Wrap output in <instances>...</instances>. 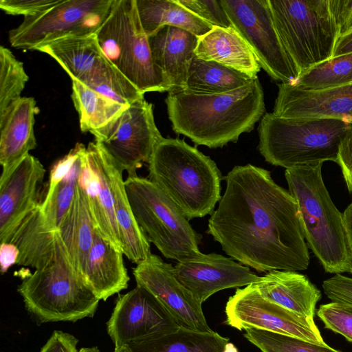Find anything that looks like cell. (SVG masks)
I'll list each match as a JSON object with an SVG mask.
<instances>
[{
  "instance_id": "cell-1",
  "label": "cell",
  "mask_w": 352,
  "mask_h": 352,
  "mask_svg": "<svg viewBox=\"0 0 352 352\" xmlns=\"http://www.w3.org/2000/svg\"><path fill=\"white\" fill-rule=\"evenodd\" d=\"M223 178L226 190L207 233L225 253L258 272L307 270L309 252L289 192L250 164L234 166Z\"/></svg>"
},
{
  "instance_id": "cell-2",
  "label": "cell",
  "mask_w": 352,
  "mask_h": 352,
  "mask_svg": "<svg viewBox=\"0 0 352 352\" xmlns=\"http://www.w3.org/2000/svg\"><path fill=\"white\" fill-rule=\"evenodd\" d=\"M166 104L175 133L210 148L236 142L242 133L253 130L265 111L263 90L258 78L244 87L224 94L168 92Z\"/></svg>"
},
{
  "instance_id": "cell-3",
  "label": "cell",
  "mask_w": 352,
  "mask_h": 352,
  "mask_svg": "<svg viewBox=\"0 0 352 352\" xmlns=\"http://www.w3.org/2000/svg\"><path fill=\"white\" fill-rule=\"evenodd\" d=\"M148 164L149 179L188 220L211 214L221 199L222 175L215 162L184 140L162 138Z\"/></svg>"
},
{
  "instance_id": "cell-4",
  "label": "cell",
  "mask_w": 352,
  "mask_h": 352,
  "mask_svg": "<svg viewBox=\"0 0 352 352\" xmlns=\"http://www.w3.org/2000/svg\"><path fill=\"white\" fill-rule=\"evenodd\" d=\"M322 163L287 168L289 192L298 208L307 247L326 272L350 273L343 214L334 205L322 176Z\"/></svg>"
},
{
  "instance_id": "cell-5",
  "label": "cell",
  "mask_w": 352,
  "mask_h": 352,
  "mask_svg": "<svg viewBox=\"0 0 352 352\" xmlns=\"http://www.w3.org/2000/svg\"><path fill=\"white\" fill-rule=\"evenodd\" d=\"M17 291L38 324L92 318L100 302L72 266L59 234L51 262L24 277Z\"/></svg>"
},
{
  "instance_id": "cell-6",
  "label": "cell",
  "mask_w": 352,
  "mask_h": 352,
  "mask_svg": "<svg viewBox=\"0 0 352 352\" xmlns=\"http://www.w3.org/2000/svg\"><path fill=\"white\" fill-rule=\"evenodd\" d=\"M351 124L342 119H292L267 113L258 126V150L265 161L287 168L336 162Z\"/></svg>"
},
{
  "instance_id": "cell-7",
  "label": "cell",
  "mask_w": 352,
  "mask_h": 352,
  "mask_svg": "<svg viewBox=\"0 0 352 352\" xmlns=\"http://www.w3.org/2000/svg\"><path fill=\"white\" fill-rule=\"evenodd\" d=\"M268 1L276 32L300 76L332 58L339 30L329 0Z\"/></svg>"
},
{
  "instance_id": "cell-8",
  "label": "cell",
  "mask_w": 352,
  "mask_h": 352,
  "mask_svg": "<svg viewBox=\"0 0 352 352\" xmlns=\"http://www.w3.org/2000/svg\"><path fill=\"white\" fill-rule=\"evenodd\" d=\"M96 36L106 58L143 94L168 92L165 77L153 63L135 0H113Z\"/></svg>"
},
{
  "instance_id": "cell-9",
  "label": "cell",
  "mask_w": 352,
  "mask_h": 352,
  "mask_svg": "<svg viewBox=\"0 0 352 352\" xmlns=\"http://www.w3.org/2000/svg\"><path fill=\"white\" fill-rule=\"evenodd\" d=\"M124 186L138 225L164 257L180 262L202 254L201 236L156 184L137 175L128 176Z\"/></svg>"
},
{
  "instance_id": "cell-10",
  "label": "cell",
  "mask_w": 352,
  "mask_h": 352,
  "mask_svg": "<svg viewBox=\"0 0 352 352\" xmlns=\"http://www.w3.org/2000/svg\"><path fill=\"white\" fill-rule=\"evenodd\" d=\"M113 0H61L57 5L24 17L9 32L13 47L35 50L60 38L96 34L107 16Z\"/></svg>"
},
{
  "instance_id": "cell-11",
  "label": "cell",
  "mask_w": 352,
  "mask_h": 352,
  "mask_svg": "<svg viewBox=\"0 0 352 352\" xmlns=\"http://www.w3.org/2000/svg\"><path fill=\"white\" fill-rule=\"evenodd\" d=\"M90 133L117 168L126 171L128 176L137 175L143 163H149L156 144L163 138L155 122L153 104L144 98Z\"/></svg>"
},
{
  "instance_id": "cell-12",
  "label": "cell",
  "mask_w": 352,
  "mask_h": 352,
  "mask_svg": "<svg viewBox=\"0 0 352 352\" xmlns=\"http://www.w3.org/2000/svg\"><path fill=\"white\" fill-rule=\"evenodd\" d=\"M233 28L247 42L261 67L274 80L294 84L299 73L275 28L268 0H221Z\"/></svg>"
},
{
  "instance_id": "cell-13",
  "label": "cell",
  "mask_w": 352,
  "mask_h": 352,
  "mask_svg": "<svg viewBox=\"0 0 352 352\" xmlns=\"http://www.w3.org/2000/svg\"><path fill=\"white\" fill-rule=\"evenodd\" d=\"M225 313L226 324L239 331L253 328L326 344L314 320L265 298L253 283L236 290L226 302Z\"/></svg>"
},
{
  "instance_id": "cell-14",
  "label": "cell",
  "mask_w": 352,
  "mask_h": 352,
  "mask_svg": "<svg viewBox=\"0 0 352 352\" xmlns=\"http://www.w3.org/2000/svg\"><path fill=\"white\" fill-rule=\"evenodd\" d=\"M179 327L159 300L139 285L118 297L107 322L115 347L155 339Z\"/></svg>"
},
{
  "instance_id": "cell-15",
  "label": "cell",
  "mask_w": 352,
  "mask_h": 352,
  "mask_svg": "<svg viewBox=\"0 0 352 352\" xmlns=\"http://www.w3.org/2000/svg\"><path fill=\"white\" fill-rule=\"evenodd\" d=\"M133 274L137 285L155 296L180 327L213 331L207 323L202 305L177 279L170 263L151 253L146 260L136 265Z\"/></svg>"
},
{
  "instance_id": "cell-16",
  "label": "cell",
  "mask_w": 352,
  "mask_h": 352,
  "mask_svg": "<svg viewBox=\"0 0 352 352\" xmlns=\"http://www.w3.org/2000/svg\"><path fill=\"white\" fill-rule=\"evenodd\" d=\"M113 166L104 148L96 142H91L83 156L79 179L87 190L95 229L122 252L111 184Z\"/></svg>"
},
{
  "instance_id": "cell-17",
  "label": "cell",
  "mask_w": 352,
  "mask_h": 352,
  "mask_svg": "<svg viewBox=\"0 0 352 352\" xmlns=\"http://www.w3.org/2000/svg\"><path fill=\"white\" fill-rule=\"evenodd\" d=\"M174 274L201 305L217 292L247 286L259 278L248 267L217 253L178 262Z\"/></svg>"
},
{
  "instance_id": "cell-18",
  "label": "cell",
  "mask_w": 352,
  "mask_h": 352,
  "mask_svg": "<svg viewBox=\"0 0 352 352\" xmlns=\"http://www.w3.org/2000/svg\"><path fill=\"white\" fill-rule=\"evenodd\" d=\"M45 172L39 160L29 154L0 181V243L7 242L26 216L41 204Z\"/></svg>"
},
{
  "instance_id": "cell-19",
  "label": "cell",
  "mask_w": 352,
  "mask_h": 352,
  "mask_svg": "<svg viewBox=\"0 0 352 352\" xmlns=\"http://www.w3.org/2000/svg\"><path fill=\"white\" fill-rule=\"evenodd\" d=\"M273 113L292 119L336 118L352 124V82L318 90L278 83Z\"/></svg>"
},
{
  "instance_id": "cell-20",
  "label": "cell",
  "mask_w": 352,
  "mask_h": 352,
  "mask_svg": "<svg viewBox=\"0 0 352 352\" xmlns=\"http://www.w3.org/2000/svg\"><path fill=\"white\" fill-rule=\"evenodd\" d=\"M32 97H21L0 114V181L36 147L35 115L38 109Z\"/></svg>"
},
{
  "instance_id": "cell-21",
  "label": "cell",
  "mask_w": 352,
  "mask_h": 352,
  "mask_svg": "<svg viewBox=\"0 0 352 352\" xmlns=\"http://www.w3.org/2000/svg\"><path fill=\"white\" fill-rule=\"evenodd\" d=\"M148 39L153 63L165 77L168 92L184 91L195 56L197 36L184 29L167 25Z\"/></svg>"
},
{
  "instance_id": "cell-22",
  "label": "cell",
  "mask_w": 352,
  "mask_h": 352,
  "mask_svg": "<svg viewBox=\"0 0 352 352\" xmlns=\"http://www.w3.org/2000/svg\"><path fill=\"white\" fill-rule=\"evenodd\" d=\"M35 50L52 57L71 79L85 85L112 66L99 45L96 33L60 38L41 45Z\"/></svg>"
},
{
  "instance_id": "cell-23",
  "label": "cell",
  "mask_w": 352,
  "mask_h": 352,
  "mask_svg": "<svg viewBox=\"0 0 352 352\" xmlns=\"http://www.w3.org/2000/svg\"><path fill=\"white\" fill-rule=\"evenodd\" d=\"M265 298L300 316L314 320L320 290L296 271L272 270L253 283Z\"/></svg>"
},
{
  "instance_id": "cell-24",
  "label": "cell",
  "mask_w": 352,
  "mask_h": 352,
  "mask_svg": "<svg viewBox=\"0 0 352 352\" xmlns=\"http://www.w3.org/2000/svg\"><path fill=\"white\" fill-rule=\"evenodd\" d=\"M82 278L100 300H107L128 287L130 278L123 262V253L96 229Z\"/></svg>"
},
{
  "instance_id": "cell-25",
  "label": "cell",
  "mask_w": 352,
  "mask_h": 352,
  "mask_svg": "<svg viewBox=\"0 0 352 352\" xmlns=\"http://www.w3.org/2000/svg\"><path fill=\"white\" fill-rule=\"evenodd\" d=\"M195 54L199 58L214 61L257 78L261 66L241 35L233 28L213 26L203 36H197Z\"/></svg>"
},
{
  "instance_id": "cell-26",
  "label": "cell",
  "mask_w": 352,
  "mask_h": 352,
  "mask_svg": "<svg viewBox=\"0 0 352 352\" xmlns=\"http://www.w3.org/2000/svg\"><path fill=\"white\" fill-rule=\"evenodd\" d=\"M94 231L87 190L78 179L74 200L58 232L72 266L82 278L93 244Z\"/></svg>"
},
{
  "instance_id": "cell-27",
  "label": "cell",
  "mask_w": 352,
  "mask_h": 352,
  "mask_svg": "<svg viewBox=\"0 0 352 352\" xmlns=\"http://www.w3.org/2000/svg\"><path fill=\"white\" fill-rule=\"evenodd\" d=\"M41 204L26 216L7 241L19 251L16 264L36 270L51 262L58 236V232L46 223Z\"/></svg>"
},
{
  "instance_id": "cell-28",
  "label": "cell",
  "mask_w": 352,
  "mask_h": 352,
  "mask_svg": "<svg viewBox=\"0 0 352 352\" xmlns=\"http://www.w3.org/2000/svg\"><path fill=\"white\" fill-rule=\"evenodd\" d=\"M111 184L122 252L137 265L151 254L150 242L133 215L125 190L122 172L115 164L111 173Z\"/></svg>"
},
{
  "instance_id": "cell-29",
  "label": "cell",
  "mask_w": 352,
  "mask_h": 352,
  "mask_svg": "<svg viewBox=\"0 0 352 352\" xmlns=\"http://www.w3.org/2000/svg\"><path fill=\"white\" fill-rule=\"evenodd\" d=\"M135 2L142 26L148 37L167 25L184 29L197 36L204 35L212 28L176 0H135Z\"/></svg>"
},
{
  "instance_id": "cell-30",
  "label": "cell",
  "mask_w": 352,
  "mask_h": 352,
  "mask_svg": "<svg viewBox=\"0 0 352 352\" xmlns=\"http://www.w3.org/2000/svg\"><path fill=\"white\" fill-rule=\"evenodd\" d=\"M128 346L133 352H238L229 342V338L217 332L183 327L164 336Z\"/></svg>"
},
{
  "instance_id": "cell-31",
  "label": "cell",
  "mask_w": 352,
  "mask_h": 352,
  "mask_svg": "<svg viewBox=\"0 0 352 352\" xmlns=\"http://www.w3.org/2000/svg\"><path fill=\"white\" fill-rule=\"evenodd\" d=\"M253 80L234 69L195 56L184 91L204 94H224L244 87Z\"/></svg>"
},
{
  "instance_id": "cell-32",
  "label": "cell",
  "mask_w": 352,
  "mask_h": 352,
  "mask_svg": "<svg viewBox=\"0 0 352 352\" xmlns=\"http://www.w3.org/2000/svg\"><path fill=\"white\" fill-rule=\"evenodd\" d=\"M72 99L78 113L82 132L100 129L114 119L127 107L96 91L82 82L72 79Z\"/></svg>"
},
{
  "instance_id": "cell-33",
  "label": "cell",
  "mask_w": 352,
  "mask_h": 352,
  "mask_svg": "<svg viewBox=\"0 0 352 352\" xmlns=\"http://www.w3.org/2000/svg\"><path fill=\"white\" fill-rule=\"evenodd\" d=\"M86 149L67 176L56 186L52 195L44 198L41 202V210L43 218L47 226L54 230H58L74 200Z\"/></svg>"
},
{
  "instance_id": "cell-34",
  "label": "cell",
  "mask_w": 352,
  "mask_h": 352,
  "mask_svg": "<svg viewBox=\"0 0 352 352\" xmlns=\"http://www.w3.org/2000/svg\"><path fill=\"white\" fill-rule=\"evenodd\" d=\"M352 76V53L337 56L311 69L292 84L307 90H318L346 84Z\"/></svg>"
},
{
  "instance_id": "cell-35",
  "label": "cell",
  "mask_w": 352,
  "mask_h": 352,
  "mask_svg": "<svg viewBox=\"0 0 352 352\" xmlns=\"http://www.w3.org/2000/svg\"><path fill=\"white\" fill-rule=\"evenodd\" d=\"M29 77L23 63L4 46L0 47V114L21 98Z\"/></svg>"
},
{
  "instance_id": "cell-36",
  "label": "cell",
  "mask_w": 352,
  "mask_h": 352,
  "mask_svg": "<svg viewBox=\"0 0 352 352\" xmlns=\"http://www.w3.org/2000/svg\"><path fill=\"white\" fill-rule=\"evenodd\" d=\"M244 337L261 352H341L327 344L309 342L294 337L257 329H247Z\"/></svg>"
},
{
  "instance_id": "cell-37",
  "label": "cell",
  "mask_w": 352,
  "mask_h": 352,
  "mask_svg": "<svg viewBox=\"0 0 352 352\" xmlns=\"http://www.w3.org/2000/svg\"><path fill=\"white\" fill-rule=\"evenodd\" d=\"M86 85L126 107L144 99V94L113 65L104 74Z\"/></svg>"
},
{
  "instance_id": "cell-38",
  "label": "cell",
  "mask_w": 352,
  "mask_h": 352,
  "mask_svg": "<svg viewBox=\"0 0 352 352\" xmlns=\"http://www.w3.org/2000/svg\"><path fill=\"white\" fill-rule=\"evenodd\" d=\"M316 315L326 329L352 342V305L337 302L322 304Z\"/></svg>"
},
{
  "instance_id": "cell-39",
  "label": "cell",
  "mask_w": 352,
  "mask_h": 352,
  "mask_svg": "<svg viewBox=\"0 0 352 352\" xmlns=\"http://www.w3.org/2000/svg\"><path fill=\"white\" fill-rule=\"evenodd\" d=\"M176 1L212 27H233L221 0H176Z\"/></svg>"
},
{
  "instance_id": "cell-40",
  "label": "cell",
  "mask_w": 352,
  "mask_h": 352,
  "mask_svg": "<svg viewBox=\"0 0 352 352\" xmlns=\"http://www.w3.org/2000/svg\"><path fill=\"white\" fill-rule=\"evenodd\" d=\"M61 0H1L0 8L6 13L23 15L24 17L36 15L59 3Z\"/></svg>"
},
{
  "instance_id": "cell-41",
  "label": "cell",
  "mask_w": 352,
  "mask_h": 352,
  "mask_svg": "<svg viewBox=\"0 0 352 352\" xmlns=\"http://www.w3.org/2000/svg\"><path fill=\"white\" fill-rule=\"evenodd\" d=\"M84 144L78 143L63 158L57 161L50 170L48 188L45 198L49 197L56 186L67 176L79 157L86 149Z\"/></svg>"
},
{
  "instance_id": "cell-42",
  "label": "cell",
  "mask_w": 352,
  "mask_h": 352,
  "mask_svg": "<svg viewBox=\"0 0 352 352\" xmlns=\"http://www.w3.org/2000/svg\"><path fill=\"white\" fill-rule=\"evenodd\" d=\"M322 289L331 302L352 305V278L336 274L323 281Z\"/></svg>"
},
{
  "instance_id": "cell-43",
  "label": "cell",
  "mask_w": 352,
  "mask_h": 352,
  "mask_svg": "<svg viewBox=\"0 0 352 352\" xmlns=\"http://www.w3.org/2000/svg\"><path fill=\"white\" fill-rule=\"evenodd\" d=\"M336 162L341 168L349 192L352 194V124L341 140Z\"/></svg>"
},
{
  "instance_id": "cell-44",
  "label": "cell",
  "mask_w": 352,
  "mask_h": 352,
  "mask_svg": "<svg viewBox=\"0 0 352 352\" xmlns=\"http://www.w3.org/2000/svg\"><path fill=\"white\" fill-rule=\"evenodd\" d=\"M329 4L339 37L352 31V0H329Z\"/></svg>"
},
{
  "instance_id": "cell-45",
  "label": "cell",
  "mask_w": 352,
  "mask_h": 352,
  "mask_svg": "<svg viewBox=\"0 0 352 352\" xmlns=\"http://www.w3.org/2000/svg\"><path fill=\"white\" fill-rule=\"evenodd\" d=\"M78 340L73 335L55 330L39 352H79Z\"/></svg>"
},
{
  "instance_id": "cell-46",
  "label": "cell",
  "mask_w": 352,
  "mask_h": 352,
  "mask_svg": "<svg viewBox=\"0 0 352 352\" xmlns=\"http://www.w3.org/2000/svg\"><path fill=\"white\" fill-rule=\"evenodd\" d=\"M0 265L1 274L6 273L14 264H16L19 251L13 243H0Z\"/></svg>"
},
{
  "instance_id": "cell-47",
  "label": "cell",
  "mask_w": 352,
  "mask_h": 352,
  "mask_svg": "<svg viewBox=\"0 0 352 352\" xmlns=\"http://www.w3.org/2000/svg\"><path fill=\"white\" fill-rule=\"evenodd\" d=\"M342 214L350 256V274H352V203L347 206Z\"/></svg>"
},
{
  "instance_id": "cell-48",
  "label": "cell",
  "mask_w": 352,
  "mask_h": 352,
  "mask_svg": "<svg viewBox=\"0 0 352 352\" xmlns=\"http://www.w3.org/2000/svg\"><path fill=\"white\" fill-rule=\"evenodd\" d=\"M351 53H352V31L338 38L332 58Z\"/></svg>"
},
{
  "instance_id": "cell-49",
  "label": "cell",
  "mask_w": 352,
  "mask_h": 352,
  "mask_svg": "<svg viewBox=\"0 0 352 352\" xmlns=\"http://www.w3.org/2000/svg\"><path fill=\"white\" fill-rule=\"evenodd\" d=\"M79 352H102L97 346L83 347L79 350Z\"/></svg>"
},
{
  "instance_id": "cell-50",
  "label": "cell",
  "mask_w": 352,
  "mask_h": 352,
  "mask_svg": "<svg viewBox=\"0 0 352 352\" xmlns=\"http://www.w3.org/2000/svg\"><path fill=\"white\" fill-rule=\"evenodd\" d=\"M113 352H133L131 349L127 346H121L114 348Z\"/></svg>"
},
{
  "instance_id": "cell-51",
  "label": "cell",
  "mask_w": 352,
  "mask_h": 352,
  "mask_svg": "<svg viewBox=\"0 0 352 352\" xmlns=\"http://www.w3.org/2000/svg\"><path fill=\"white\" fill-rule=\"evenodd\" d=\"M351 82H352V76L349 78L347 83Z\"/></svg>"
}]
</instances>
